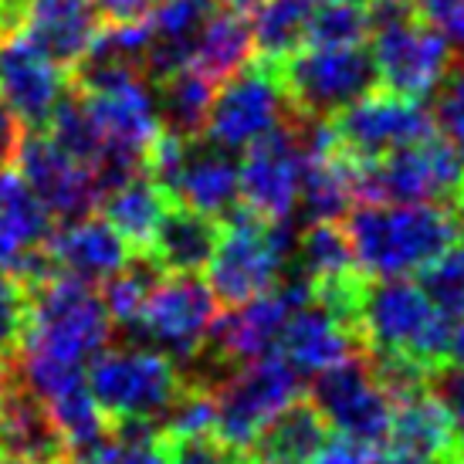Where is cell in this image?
Segmentation results:
<instances>
[{
	"label": "cell",
	"instance_id": "cell-7",
	"mask_svg": "<svg viewBox=\"0 0 464 464\" xmlns=\"http://www.w3.org/2000/svg\"><path fill=\"white\" fill-rule=\"evenodd\" d=\"M298 393H302L298 373L282 356L265 353L258 360L241 362V370L227 376L218 393H214V403H218L214 434H218V440L227 451L245 458L255 448V440L261 438V430L285 407H292Z\"/></svg>",
	"mask_w": 464,
	"mask_h": 464
},
{
	"label": "cell",
	"instance_id": "cell-45",
	"mask_svg": "<svg viewBox=\"0 0 464 464\" xmlns=\"http://www.w3.org/2000/svg\"><path fill=\"white\" fill-rule=\"evenodd\" d=\"M14 146H17V122H14L11 112L0 105V167L14 156Z\"/></svg>",
	"mask_w": 464,
	"mask_h": 464
},
{
	"label": "cell",
	"instance_id": "cell-42",
	"mask_svg": "<svg viewBox=\"0 0 464 464\" xmlns=\"http://www.w3.org/2000/svg\"><path fill=\"white\" fill-rule=\"evenodd\" d=\"M312 464H383V461H380V448H370V444H360V440H349V438H335V440H325L323 451L315 454Z\"/></svg>",
	"mask_w": 464,
	"mask_h": 464
},
{
	"label": "cell",
	"instance_id": "cell-10",
	"mask_svg": "<svg viewBox=\"0 0 464 464\" xmlns=\"http://www.w3.org/2000/svg\"><path fill=\"white\" fill-rule=\"evenodd\" d=\"M373 75L393 95L424 102L451 72V41L413 14L373 24Z\"/></svg>",
	"mask_w": 464,
	"mask_h": 464
},
{
	"label": "cell",
	"instance_id": "cell-46",
	"mask_svg": "<svg viewBox=\"0 0 464 464\" xmlns=\"http://www.w3.org/2000/svg\"><path fill=\"white\" fill-rule=\"evenodd\" d=\"M444 362H454L458 370H464V315H458V323L448 325V353Z\"/></svg>",
	"mask_w": 464,
	"mask_h": 464
},
{
	"label": "cell",
	"instance_id": "cell-25",
	"mask_svg": "<svg viewBox=\"0 0 464 464\" xmlns=\"http://www.w3.org/2000/svg\"><path fill=\"white\" fill-rule=\"evenodd\" d=\"M218 231V220L187 210L180 204H169L167 218L156 227L153 241L142 255L160 275H197L214 251Z\"/></svg>",
	"mask_w": 464,
	"mask_h": 464
},
{
	"label": "cell",
	"instance_id": "cell-39",
	"mask_svg": "<svg viewBox=\"0 0 464 464\" xmlns=\"http://www.w3.org/2000/svg\"><path fill=\"white\" fill-rule=\"evenodd\" d=\"M438 126L454 146L464 150V68H458L448 82H440Z\"/></svg>",
	"mask_w": 464,
	"mask_h": 464
},
{
	"label": "cell",
	"instance_id": "cell-35",
	"mask_svg": "<svg viewBox=\"0 0 464 464\" xmlns=\"http://www.w3.org/2000/svg\"><path fill=\"white\" fill-rule=\"evenodd\" d=\"M153 265L146 261V268H119L116 275H109L102 282V305L109 312V319L112 323H122V325H132L136 323V315H140L142 302H146V292H150V285H153Z\"/></svg>",
	"mask_w": 464,
	"mask_h": 464
},
{
	"label": "cell",
	"instance_id": "cell-8",
	"mask_svg": "<svg viewBox=\"0 0 464 464\" xmlns=\"http://www.w3.org/2000/svg\"><path fill=\"white\" fill-rule=\"evenodd\" d=\"M285 99L298 112L333 116L376 82L373 58L362 44H302L275 62Z\"/></svg>",
	"mask_w": 464,
	"mask_h": 464
},
{
	"label": "cell",
	"instance_id": "cell-12",
	"mask_svg": "<svg viewBox=\"0 0 464 464\" xmlns=\"http://www.w3.org/2000/svg\"><path fill=\"white\" fill-rule=\"evenodd\" d=\"M282 116L285 89L275 65L261 58L258 65L237 68L231 78H224V89L214 92L204 132L214 146L231 153L275 132L282 126Z\"/></svg>",
	"mask_w": 464,
	"mask_h": 464
},
{
	"label": "cell",
	"instance_id": "cell-51",
	"mask_svg": "<svg viewBox=\"0 0 464 464\" xmlns=\"http://www.w3.org/2000/svg\"><path fill=\"white\" fill-rule=\"evenodd\" d=\"M349 4H366V0H349Z\"/></svg>",
	"mask_w": 464,
	"mask_h": 464
},
{
	"label": "cell",
	"instance_id": "cell-37",
	"mask_svg": "<svg viewBox=\"0 0 464 464\" xmlns=\"http://www.w3.org/2000/svg\"><path fill=\"white\" fill-rule=\"evenodd\" d=\"M95 464H167V444L146 424H122L116 440L95 448Z\"/></svg>",
	"mask_w": 464,
	"mask_h": 464
},
{
	"label": "cell",
	"instance_id": "cell-52",
	"mask_svg": "<svg viewBox=\"0 0 464 464\" xmlns=\"http://www.w3.org/2000/svg\"><path fill=\"white\" fill-rule=\"evenodd\" d=\"M0 464H7V461H4V458H0Z\"/></svg>",
	"mask_w": 464,
	"mask_h": 464
},
{
	"label": "cell",
	"instance_id": "cell-43",
	"mask_svg": "<svg viewBox=\"0 0 464 464\" xmlns=\"http://www.w3.org/2000/svg\"><path fill=\"white\" fill-rule=\"evenodd\" d=\"M440 397H444L448 413H451L454 438H458V461H464V370L444 376V383H440Z\"/></svg>",
	"mask_w": 464,
	"mask_h": 464
},
{
	"label": "cell",
	"instance_id": "cell-9",
	"mask_svg": "<svg viewBox=\"0 0 464 464\" xmlns=\"http://www.w3.org/2000/svg\"><path fill=\"white\" fill-rule=\"evenodd\" d=\"M464 173L461 146L448 136H420L380 160H362V200H400V204H438L458 194Z\"/></svg>",
	"mask_w": 464,
	"mask_h": 464
},
{
	"label": "cell",
	"instance_id": "cell-16",
	"mask_svg": "<svg viewBox=\"0 0 464 464\" xmlns=\"http://www.w3.org/2000/svg\"><path fill=\"white\" fill-rule=\"evenodd\" d=\"M302 173L305 146L292 130L278 126L245 150L237 167V190L251 214L265 220H288L302 197Z\"/></svg>",
	"mask_w": 464,
	"mask_h": 464
},
{
	"label": "cell",
	"instance_id": "cell-21",
	"mask_svg": "<svg viewBox=\"0 0 464 464\" xmlns=\"http://www.w3.org/2000/svg\"><path fill=\"white\" fill-rule=\"evenodd\" d=\"M44 258L58 271H65L82 282H105L109 275L126 268L132 261V247L122 241V234L99 218H72L65 227L48 234Z\"/></svg>",
	"mask_w": 464,
	"mask_h": 464
},
{
	"label": "cell",
	"instance_id": "cell-40",
	"mask_svg": "<svg viewBox=\"0 0 464 464\" xmlns=\"http://www.w3.org/2000/svg\"><path fill=\"white\" fill-rule=\"evenodd\" d=\"M167 464H237V454L227 451L224 444H214L210 438H183L167 440Z\"/></svg>",
	"mask_w": 464,
	"mask_h": 464
},
{
	"label": "cell",
	"instance_id": "cell-11",
	"mask_svg": "<svg viewBox=\"0 0 464 464\" xmlns=\"http://www.w3.org/2000/svg\"><path fill=\"white\" fill-rule=\"evenodd\" d=\"M218 323V298L194 275H167L150 285L146 302L136 315L140 329L160 353L173 360H194L210 343Z\"/></svg>",
	"mask_w": 464,
	"mask_h": 464
},
{
	"label": "cell",
	"instance_id": "cell-3",
	"mask_svg": "<svg viewBox=\"0 0 464 464\" xmlns=\"http://www.w3.org/2000/svg\"><path fill=\"white\" fill-rule=\"evenodd\" d=\"M112 319L89 282L65 271H48L31 292V312L21 335V362L85 370L105 349Z\"/></svg>",
	"mask_w": 464,
	"mask_h": 464
},
{
	"label": "cell",
	"instance_id": "cell-19",
	"mask_svg": "<svg viewBox=\"0 0 464 464\" xmlns=\"http://www.w3.org/2000/svg\"><path fill=\"white\" fill-rule=\"evenodd\" d=\"M52 234V210L14 167H0V268L21 278H44L52 265L44 241Z\"/></svg>",
	"mask_w": 464,
	"mask_h": 464
},
{
	"label": "cell",
	"instance_id": "cell-47",
	"mask_svg": "<svg viewBox=\"0 0 464 464\" xmlns=\"http://www.w3.org/2000/svg\"><path fill=\"white\" fill-rule=\"evenodd\" d=\"M218 4H224L227 11H237V14H247V11H255L261 0H218Z\"/></svg>",
	"mask_w": 464,
	"mask_h": 464
},
{
	"label": "cell",
	"instance_id": "cell-20",
	"mask_svg": "<svg viewBox=\"0 0 464 464\" xmlns=\"http://www.w3.org/2000/svg\"><path fill=\"white\" fill-rule=\"evenodd\" d=\"M387 444L397 458L458 464V438H454V424L444 397L430 393L427 383L393 393Z\"/></svg>",
	"mask_w": 464,
	"mask_h": 464
},
{
	"label": "cell",
	"instance_id": "cell-5",
	"mask_svg": "<svg viewBox=\"0 0 464 464\" xmlns=\"http://www.w3.org/2000/svg\"><path fill=\"white\" fill-rule=\"evenodd\" d=\"M288 255L292 234L285 220H265L251 210L234 214L231 220H224L204 265L207 288L224 305H241L278 282Z\"/></svg>",
	"mask_w": 464,
	"mask_h": 464
},
{
	"label": "cell",
	"instance_id": "cell-26",
	"mask_svg": "<svg viewBox=\"0 0 464 464\" xmlns=\"http://www.w3.org/2000/svg\"><path fill=\"white\" fill-rule=\"evenodd\" d=\"M214 11L218 0H153V7L146 11V27H150L146 65H153L156 75L187 65L197 34L204 31L207 17Z\"/></svg>",
	"mask_w": 464,
	"mask_h": 464
},
{
	"label": "cell",
	"instance_id": "cell-1",
	"mask_svg": "<svg viewBox=\"0 0 464 464\" xmlns=\"http://www.w3.org/2000/svg\"><path fill=\"white\" fill-rule=\"evenodd\" d=\"M95 146H99V177L102 187H116L146 167V156L163 132L156 95L146 89L140 68L109 62V58H85L82 72V95Z\"/></svg>",
	"mask_w": 464,
	"mask_h": 464
},
{
	"label": "cell",
	"instance_id": "cell-22",
	"mask_svg": "<svg viewBox=\"0 0 464 464\" xmlns=\"http://www.w3.org/2000/svg\"><path fill=\"white\" fill-rule=\"evenodd\" d=\"M0 458L7 464H65L68 444L27 387H7L0 397Z\"/></svg>",
	"mask_w": 464,
	"mask_h": 464
},
{
	"label": "cell",
	"instance_id": "cell-29",
	"mask_svg": "<svg viewBox=\"0 0 464 464\" xmlns=\"http://www.w3.org/2000/svg\"><path fill=\"white\" fill-rule=\"evenodd\" d=\"M251 48H255V38H251V24L245 21V14L224 7V11H214L207 17L204 31L194 41V52L187 58V65L204 72L210 82H224L237 68L247 65Z\"/></svg>",
	"mask_w": 464,
	"mask_h": 464
},
{
	"label": "cell",
	"instance_id": "cell-14",
	"mask_svg": "<svg viewBox=\"0 0 464 464\" xmlns=\"http://www.w3.org/2000/svg\"><path fill=\"white\" fill-rule=\"evenodd\" d=\"M17 173L27 180V187L38 194V200L58 218H82L102 200L105 187L99 173L68 153L52 132H27L14 146Z\"/></svg>",
	"mask_w": 464,
	"mask_h": 464
},
{
	"label": "cell",
	"instance_id": "cell-49",
	"mask_svg": "<svg viewBox=\"0 0 464 464\" xmlns=\"http://www.w3.org/2000/svg\"><path fill=\"white\" fill-rule=\"evenodd\" d=\"M393 464H434V461H417V458H393Z\"/></svg>",
	"mask_w": 464,
	"mask_h": 464
},
{
	"label": "cell",
	"instance_id": "cell-34",
	"mask_svg": "<svg viewBox=\"0 0 464 464\" xmlns=\"http://www.w3.org/2000/svg\"><path fill=\"white\" fill-rule=\"evenodd\" d=\"M163 420V434L167 440H183V438H214L218 427V403L214 393L204 387H180V393L173 397Z\"/></svg>",
	"mask_w": 464,
	"mask_h": 464
},
{
	"label": "cell",
	"instance_id": "cell-18",
	"mask_svg": "<svg viewBox=\"0 0 464 464\" xmlns=\"http://www.w3.org/2000/svg\"><path fill=\"white\" fill-rule=\"evenodd\" d=\"M309 298V282H302V278L278 285V288L271 285L268 292L247 298L241 305H231L234 312H227L224 319L214 323L210 343L218 346L224 362L258 360V356L278 346V335H282L288 315L302 309Z\"/></svg>",
	"mask_w": 464,
	"mask_h": 464
},
{
	"label": "cell",
	"instance_id": "cell-27",
	"mask_svg": "<svg viewBox=\"0 0 464 464\" xmlns=\"http://www.w3.org/2000/svg\"><path fill=\"white\" fill-rule=\"evenodd\" d=\"M329 440V427H325L323 413L312 403H292L285 407L275 420H271L255 448L245 454L247 464H312L315 454L323 451Z\"/></svg>",
	"mask_w": 464,
	"mask_h": 464
},
{
	"label": "cell",
	"instance_id": "cell-48",
	"mask_svg": "<svg viewBox=\"0 0 464 464\" xmlns=\"http://www.w3.org/2000/svg\"><path fill=\"white\" fill-rule=\"evenodd\" d=\"M7 376H11V366H7V360L0 356V397L7 393V387H11V383H7Z\"/></svg>",
	"mask_w": 464,
	"mask_h": 464
},
{
	"label": "cell",
	"instance_id": "cell-38",
	"mask_svg": "<svg viewBox=\"0 0 464 464\" xmlns=\"http://www.w3.org/2000/svg\"><path fill=\"white\" fill-rule=\"evenodd\" d=\"M31 312V288L21 275L0 268V349H14L21 343Z\"/></svg>",
	"mask_w": 464,
	"mask_h": 464
},
{
	"label": "cell",
	"instance_id": "cell-17",
	"mask_svg": "<svg viewBox=\"0 0 464 464\" xmlns=\"http://www.w3.org/2000/svg\"><path fill=\"white\" fill-rule=\"evenodd\" d=\"M430 116L417 99H403L393 92H366L339 109L333 130L339 146L356 160H380L407 142L430 132Z\"/></svg>",
	"mask_w": 464,
	"mask_h": 464
},
{
	"label": "cell",
	"instance_id": "cell-4",
	"mask_svg": "<svg viewBox=\"0 0 464 464\" xmlns=\"http://www.w3.org/2000/svg\"><path fill=\"white\" fill-rule=\"evenodd\" d=\"M448 315L411 278H380L366 285L356 312V329L373 356L407 360L434 376L448 353Z\"/></svg>",
	"mask_w": 464,
	"mask_h": 464
},
{
	"label": "cell",
	"instance_id": "cell-23",
	"mask_svg": "<svg viewBox=\"0 0 464 464\" xmlns=\"http://www.w3.org/2000/svg\"><path fill=\"white\" fill-rule=\"evenodd\" d=\"M278 356H282L295 373L319 376L339 362L353 360L356 353V333L353 325L335 319L333 312L319 309H295L288 315L282 335H278Z\"/></svg>",
	"mask_w": 464,
	"mask_h": 464
},
{
	"label": "cell",
	"instance_id": "cell-41",
	"mask_svg": "<svg viewBox=\"0 0 464 464\" xmlns=\"http://www.w3.org/2000/svg\"><path fill=\"white\" fill-rule=\"evenodd\" d=\"M413 11L448 41H464V0H413Z\"/></svg>",
	"mask_w": 464,
	"mask_h": 464
},
{
	"label": "cell",
	"instance_id": "cell-13",
	"mask_svg": "<svg viewBox=\"0 0 464 464\" xmlns=\"http://www.w3.org/2000/svg\"><path fill=\"white\" fill-rule=\"evenodd\" d=\"M312 407L323 413L325 427L335 438L360 440L370 448L387 444L393 397L383 387V380L373 373V366L366 362L346 360L319 373Z\"/></svg>",
	"mask_w": 464,
	"mask_h": 464
},
{
	"label": "cell",
	"instance_id": "cell-36",
	"mask_svg": "<svg viewBox=\"0 0 464 464\" xmlns=\"http://www.w3.org/2000/svg\"><path fill=\"white\" fill-rule=\"evenodd\" d=\"M420 275H424L427 295L438 302L444 315H464V241H454Z\"/></svg>",
	"mask_w": 464,
	"mask_h": 464
},
{
	"label": "cell",
	"instance_id": "cell-30",
	"mask_svg": "<svg viewBox=\"0 0 464 464\" xmlns=\"http://www.w3.org/2000/svg\"><path fill=\"white\" fill-rule=\"evenodd\" d=\"M163 85H160V119L169 126V132H177L183 140L200 136L207 126V112L214 102V85L204 72H197L194 65H180L167 72Z\"/></svg>",
	"mask_w": 464,
	"mask_h": 464
},
{
	"label": "cell",
	"instance_id": "cell-50",
	"mask_svg": "<svg viewBox=\"0 0 464 464\" xmlns=\"http://www.w3.org/2000/svg\"><path fill=\"white\" fill-rule=\"evenodd\" d=\"M458 194H461V207H458V210H461V218H464V173H461V187H458Z\"/></svg>",
	"mask_w": 464,
	"mask_h": 464
},
{
	"label": "cell",
	"instance_id": "cell-28",
	"mask_svg": "<svg viewBox=\"0 0 464 464\" xmlns=\"http://www.w3.org/2000/svg\"><path fill=\"white\" fill-rule=\"evenodd\" d=\"M169 194L153 180V177H140L132 173L126 180H119L116 187H109L102 197L105 220L122 234V241L132 251H146L153 241L156 227L163 224L169 210Z\"/></svg>",
	"mask_w": 464,
	"mask_h": 464
},
{
	"label": "cell",
	"instance_id": "cell-24",
	"mask_svg": "<svg viewBox=\"0 0 464 464\" xmlns=\"http://www.w3.org/2000/svg\"><path fill=\"white\" fill-rule=\"evenodd\" d=\"M31 38L62 65L85 62L99 38V11L92 0H24V24Z\"/></svg>",
	"mask_w": 464,
	"mask_h": 464
},
{
	"label": "cell",
	"instance_id": "cell-32",
	"mask_svg": "<svg viewBox=\"0 0 464 464\" xmlns=\"http://www.w3.org/2000/svg\"><path fill=\"white\" fill-rule=\"evenodd\" d=\"M298 258H302V271H305L309 285L360 275L353 251H349L346 231L335 220H312V227L298 241Z\"/></svg>",
	"mask_w": 464,
	"mask_h": 464
},
{
	"label": "cell",
	"instance_id": "cell-6",
	"mask_svg": "<svg viewBox=\"0 0 464 464\" xmlns=\"http://www.w3.org/2000/svg\"><path fill=\"white\" fill-rule=\"evenodd\" d=\"M85 380L105 420H116L119 427L160 417L183 387L167 353L140 346L102 349L92 360Z\"/></svg>",
	"mask_w": 464,
	"mask_h": 464
},
{
	"label": "cell",
	"instance_id": "cell-31",
	"mask_svg": "<svg viewBox=\"0 0 464 464\" xmlns=\"http://www.w3.org/2000/svg\"><path fill=\"white\" fill-rule=\"evenodd\" d=\"M312 0H261L255 7V24H251V38L258 44L265 62H282L285 54L305 44V31H309Z\"/></svg>",
	"mask_w": 464,
	"mask_h": 464
},
{
	"label": "cell",
	"instance_id": "cell-33",
	"mask_svg": "<svg viewBox=\"0 0 464 464\" xmlns=\"http://www.w3.org/2000/svg\"><path fill=\"white\" fill-rule=\"evenodd\" d=\"M366 34H370L366 4L325 0L323 7H312L305 44H362Z\"/></svg>",
	"mask_w": 464,
	"mask_h": 464
},
{
	"label": "cell",
	"instance_id": "cell-15",
	"mask_svg": "<svg viewBox=\"0 0 464 464\" xmlns=\"http://www.w3.org/2000/svg\"><path fill=\"white\" fill-rule=\"evenodd\" d=\"M65 68L27 31L0 34V105L27 130L48 126L65 102Z\"/></svg>",
	"mask_w": 464,
	"mask_h": 464
},
{
	"label": "cell",
	"instance_id": "cell-44",
	"mask_svg": "<svg viewBox=\"0 0 464 464\" xmlns=\"http://www.w3.org/2000/svg\"><path fill=\"white\" fill-rule=\"evenodd\" d=\"M92 4L109 24L112 21H140L153 7V0H92Z\"/></svg>",
	"mask_w": 464,
	"mask_h": 464
},
{
	"label": "cell",
	"instance_id": "cell-2",
	"mask_svg": "<svg viewBox=\"0 0 464 464\" xmlns=\"http://www.w3.org/2000/svg\"><path fill=\"white\" fill-rule=\"evenodd\" d=\"M464 218L458 207L380 204L360 207L346 224L349 251L366 278H411L461 241Z\"/></svg>",
	"mask_w": 464,
	"mask_h": 464
}]
</instances>
